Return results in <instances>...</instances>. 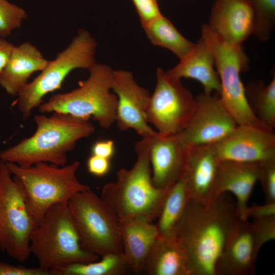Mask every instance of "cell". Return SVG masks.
Listing matches in <instances>:
<instances>
[{"instance_id": "obj_1", "label": "cell", "mask_w": 275, "mask_h": 275, "mask_svg": "<svg viewBox=\"0 0 275 275\" xmlns=\"http://www.w3.org/2000/svg\"><path fill=\"white\" fill-rule=\"evenodd\" d=\"M239 219L228 193L208 204L189 199L175 237L189 275H215L216 262Z\"/></svg>"}, {"instance_id": "obj_2", "label": "cell", "mask_w": 275, "mask_h": 275, "mask_svg": "<svg viewBox=\"0 0 275 275\" xmlns=\"http://www.w3.org/2000/svg\"><path fill=\"white\" fill-rule=\"evenodd\" d=\"M34 121V133L2 150L1 160L22 167L39 162L63 166L67 164V154L76 143L95 131L89 120L63 113H53L50 116L36 115Z\"/></svg>"}, {"instance_id": "obj_3", "label": "cell", "mask_w": 275, "mask_h": 275, "mask_svg": "<svg viewBox=\"0 0 275 275\" xmlns=\"http://www.w3.org/2000/svg\"><path fill=\"white\" fill-rule=\"evenodd\" d=\"M151 137L136 143V159L132 167L120 169L116 180L102 188L100 197L120 222L154 223L161 208L168 190L157 188L152 181L149 158Z\"/></svg>"}, {"instance_id": "obj_4", "label": "cell", "mask_w": 275, "mask_h": 275, "mask_svg": "<svg viewBox=\"0 0 275 275\" xmlns=\"http://www.w3.org/2000/svg\"><path fill=\"white\" fill-rule=\"evenodd\" d=\"M30 252L40 267L52 273L71 264L99 259L83 247L67 203L55 205L45 213L31 234Z\"/></svg>"}, {"instance_id": "obj_5", "label": "cell", "mask_w": 275, "mask_h": 275, "mask_svg": "<svg viewBox=\"0 0 275 275\" xmlns=\"http://www.w3.org/2000/svg\"><path fill=\"white\" fill-rule=\"evenodd\" d=\"M7 163L12 174L19 179L24 188L28 210L35 227L52 206L68 203L75 194L90 189L77 177L80 167L78 161L63 166L39 162L22 167Z\"/></svg>"}, {"instance_id": "obj_6", "label": "cell", "mask_w": 275, "mask_h": 275, "mask_svg": "<svg viewBox=\"0 0 275 275\" xmlns=\"http://www.w3.org/2000/svg\"><path fill=\"white\" fill-rule=\"evenodd\" d=\"M113 69L96 63L89 69V77L70 92L53 95L39 106L41 113H59L96 121L103 128H110L116 121V95L112 89Z\"/></svg>"}, {"instance_id": "obj_7", "label": "cell", "mask_w": 275, "mask_h": 275, "mask_svg": "<svg viewBox=\"0 0 275 275\" xmlns=\"http://www.w3.org/2000/svg\"><path fill=\"white\" fill-rule=\"evenodd\" d=\"M97 43L89 31H78L69 45L49 61L46 67L18 94L16 104L24 119L43 103L48 94L61 88L66 77L73 70L90 69L96 63Z\"/></svg>"}, {"instance_id": "obj_8", "label": "cell", "mask_w": 275, "mask_h": 275, "mask_svg": "<svg viewBox=\"0 0 275 275\" xmlns=\"http://www.w3.org/2000/svg\"><path fill=\"white\" fill-rule=\"evenodd\" d=\"M201 36L214 54L215 67L221 82V99L237 124L273 131L257 118L248 102L240 74L248 69L249 58L242 45L227 43L207 24L201 27Z\"/></svg>"}, {"instance_id": "obj_9", "label": "cell", "mask_w": 275, "mask_h": 275, "mask_svg": "<svg viewBox=\"0 0 275 275\" xmlns=\"http://www.w3.org/2000/svg\"><path fill=\"white\" fill-rule=\"evenodd\" d=\"M67 204L87 251L99 257L122 254L120 221L100 196L90 188L75 194Z\"/></svg>"}, {"instance_id": "obj_10", "label": "cell", "mask_w": 275, "mask_h": 275, "mask_svg": "<svg viewBox=\"0 0 275 275\" xmlns=\"http://www.w3.org/2000/svg\"><path fill=\"white\" fill-rule=\"evenodd\" d=\"M35 227L21 182L0 159V251L19 262L30 257V237Z\"/></svg>"}, {"instance_id": "obj_11", "label": "cell", "mask_w": 275, "mask_h": 275, "mask_svg": "<svg viewBox=\"0 0 275 275\" xmlns=\"http://www.w3.org/2000/svg\"><path fill=\"white\" fill-rule=\"evenodd\" d=\"M156 82L150 95L147 120L161 135H176L185 127L197 105L195 97L181 79L156 70Z\"/></svg>"}, {"instance_id": "obj_12", "label": "cell", "mask_w": 275, "mask_h": 275, "mask_svg": "<svg viewBox=\"0 0 275 275\" xmlns=\"http://www.w3.org/2000/svg\"><path fill=\"white\" fill-rule=\"evenodd\" d=\"M195 98V110L185 127L178 134L187 147L215 144L238 125L218 93H203Z\"/></svg>"}, {"instance_id": "obj_13", "label": "cell", "mask_w": 275, "mask_h": 275, "mask_svg": "<svg viewBox=\"0 0 275 275\" xmlns=\"http://www.w3.org/2000/svg\"><path fill=\"white\" fill-rule=\"evenodd\" d=\"M112 89L117 98L115 123L118 128L132 129L142 138L155 135L157 132L147 120L151 94L136 82L133 74L125 70H114Z\"/></svg>"}, {"instance_id": "obj_14", "label": "cell", "mask_w": 275, "mask_h": 275, "mask_svg": "<svg viewBox=\"0 0 275 275\" xmlns=\"http://www.w3.org/2000/svg\"><path fill=\"white\" fill-rule=\"evenodd\" d=\"M214 145L221 160L259 163L275 159L273 131L252 126L238 125Z\"/></svg>"}, {"instance_id": "obj_15", "label": "cell", "mask_w": 275, "mask_h": 275, "mask_svg": "<svg viewBox=\"0 0 275 275\" xmlns=\"http://www.w3.org/2000/svg\"><path fill=\"white\" fill-rule=\"evenodd\" d=\"M214 145L188 147L181 179L191 199L208 204L215 199V187L221 162Z\"/></svg>"}, {"instance_id": "obj_16", "label": "cell", "mask_w": 275, "mask_h": 275, "mask_svg": "<svg viewBox=\"0 0 275 275\" xmlns=\"http://www.w3.org/2000/svg\"><path fill=\"white\" fill-rule=\"evenodd\" d=\"M261 249L252 223L239 219L228 237L214 268L215 275H253Z\"/></svg>"}, {"instance_id": "obj_17", "label": "cell", "mask_w": 275, "mask_h": 275, "mask_svg": "<svg viewBox=\"0 0 275 275\" xmlns=\"http://www.w3.org/2000/svg\"><path fill=\"white\" fill-rule=\"evenodd\" d=\"M188 147L178 134L150 138L149 158L154 186L168 190L183 175Z\"/></svg>"}, {"instance_id": "obj_18", "label": "cell", "mask_w": 275, "mask_h": 275, "mask_svg": "<svg viewBox=\"0 0 275 275\" xmlns=\"http://www.w3.org/2000/svg\"><path fill=\"white\" fill-rule=\"evenodd\" d=\"M207 24L227 43L242 45L254 31V13L249 0H215Z\"/></svg>"}, {"instance_id": "obj_19", "label": "cell", "mask_w": 275, "mask_h": 275, "mask_svg": "<svg viewBox=\"0 0 275 275\" xmlns=\"http://www.w3.org/2000/svg\"><path fill=\"white\" fill-rule=\"evenodd\" d=\"M258 163L221 160L215 187L216 198L225 193L235 197L236 210L240 219H248V203L258 181Z\"/></svg>"}, {"instance_id": "obj_20", "label": "cell", "mask_w": 275, "mask_h": 275, "mask_svg": "<svg viewBox=\"0 0 275 275\" xmlns=\"http://www.w3.org/2000/svg\"><path fill=\"white\" fill-rule=\"evenodd\" d=\"M166 72L177 79L191 78L198 81L205 93L220 94L221 82L215 67L214 54L202 36L176 66Z\"/></svg>"}, {"instance_id": "obj_21", "label": "cell", "mask_w": 275, "mask_h": 275, "mask_svg": "<svg viewBox=\"0 0 275 275\" xmlns=\"http://www.w3.org/2000/svg\"><path fill=\"white\" fill-rule=\"evenodd\" d=\"M40 50L29 42L14 46L9 61L0 72V86L16 96L28 83L31 75L41 71L48 64Z\"/></svg>"}, {"instance_id": "obj_22", "label": "cell", "mask_w": 275, "mask_h": 275, "mask_svg": "<svg viewBox=\"0 0 275 275\" xmlns=\"http://www.w3.org/2000/svg\"><path fill=\"white\" fill-rule=\"evenodd\" d=\"M123 255L131 271L143 272L145 261L158 237L154 223L141 220L120 222Z\"/></svg>"}, {"instance_id": "obj_23", "label": "cell", "mask_w": 275, "mask_h": 275, "mask_svg": "<svg viewBox=\"0 0 275 275\" xmlns=\"http://www.w3.org/2000/svg\"><path fill=\"white\" fill-rule=\"evenodd\" d=\"M149 275H189L185 255L175 239L158 236L145 261Z\"/></svg>"}, {"instance_id": "obj_24", "label": "cell", "mask_w": 275, "mask_h": 275, "mask_svg": "<svg viewBox=\"0 0 275 275\" xmlns=\"http://www.w3.org/2000/svg\"><path fill=\"white\" fill-rule=\"evenodd\" d=\"M190 199L181 178L168 189L155 221L158 236L175 239L178 226Z\"/></svg>"}, {"instance_id": "obj_25", "label": "cell", "mask_w": 275, "mask_h": 275, "mask_svg": "<svg viewBox=\"0 0 275 275\" xmlns=\"http://www.w3.org/2000/svg\"><path fill=\"white\" fill-rule=\"evenodd\" d=\"M143 28L153 45L168 49L179 60L184 57L194 46L195 43L185 38L162 14Z\"/></svg>"}, {"instance_id": "obj_26", "label": "cell", "mask_w": 275, "mask_h": 275, "mask_svg": "<svg viewBox=\"0 0 275 275\" xmlns=\"http://www.w3.org/2000/svg\"><path fill=\"white\" fill-rule=\"evenodd\" d=\"M249 105L257 118L273 130L275 127V74L265 84L261 80L252 81L245 87Z\"/></svg>"}, {"instance_id": "obj_27", "label": "cell", "mask_w": 275, "mask_h": 275, "mask_svg": "<svg viewBox=\"0 0 275 275\" xmlns=\"http://www.w3.org/2000/svg\"><path fill=\"white\" fill-rule=\"evenodd\" d=\"M100 260L73 263L52 271L53 275H123L132 272L122 254H108Z\"/></svg>"}, {"instance_id": "obj_28", "label": "cell", "mask_w": 275, "mask_h": 275, "mask_svg": "<svg viewBox=\"0 0 275 275\" xmlns=\"http://www.w3.org/2000/svg\"><path fill=\"white\" fill-rule=\"evenodd\" d=\"M254 16L253 34L262 41L268 40L275 25V0H249Z\"/></svg>"}, {"instance_id": "obj_29", "label": "cell", "mask_w": 275, "mask_h": 275, "mask_svg": "<svg viewBox=\"0 0 275 275\" xmlns=\"http://www.w3.org/2000/svg\"><path fill=\"white\" fill-rule=\"evenodd\" d=\"M26 17V12L21 7L7 0H0V37L9 36L13 30L21 26Z\"/></svg>"}, {"instance_id": "obj_30", "label": "cell", "mask_w": 275, "mask_h": 275, "mask_svg": "<svg viewBox=\"0 0 275 275\" xmlns=\"http://www.w3.org/2000/svg\"><path fill=\"white\" fill-rule=\"evenodd\" d=\"M258 181L263 191L266 203H275V159L258 163Z\"/></svg>"}, {"instance_id": "obj_31", "label": "cell", "mask_w": 275, "mask_h": 275, "mask_svg": "<svg viewBox=\"0 0 275 275\" xmlns=\"http://www.w3.org/2000/svg\"><path fill=\"white\" fill-rule=\"evenodd\" d=\"M258 246L261 249L275 238V216L253 219L252 223Z\"/></svg>"}, {"instance_id": "obj_32", "label": "cell", "mask_w": 275, "mask_h": 275, "mask_svg": "<svg viewBox=\"0 0 275 275\" xmlns=\"http://www.w3.org/2000/svg\"><path fill=\"white\" fill-rule=\"evenodd\" d=\"M142 27L162 15L157 0H132Z\"/></svg>"}, {"instance_id": "obj_33", "label": "cell", "mask_w": 275, "mask_h": 275, "mask_svg": "<svg viewBox=\"0 0 275 275\" xmlns=\"http://www.w3.org/2000/svg\"><path fill=\"white\" fill-rule=\"evenodd\" d=\"M0 275H52L51 271L38 267H28L0 261Z\"/></svg>"}, {"instance_id": "obj_34", "label": "cell", "mask_w": 275, "mask_h": 275, "mask_svg": "<svg viewBox=\"0 0 275 275\" xmlns=\"http://www.w3.org/2000/svg\"><path fill=\"white\" fill-rule=\"evenodd\" d=\"M87 166L91 174L102 177L108 173L111 168V159L91 154L87 160Z\"/></svg>"}, {"instance_id": "obj_35", "label": "cell", "mask_w": 275, "mask_h": 275, "mask_svg": "<svg viewBox=\"0 0 275 275\" xmlns=\"http://www.w3.org/2000/svg\"><path fill=\"white\" fill-rule=\"evenodd\" d=\"M115 152V145L113 140H100L95 142L91 148V154L111 159Z\"/></svg>"}, {"instance_id": "obj_36", "label": "cell", "mask_w": 275, "mask_h": 275, "mask_svg": "<svg viewBox=\"0 0 275 275\" xmlns=\"http://www.w3.org/2000/svg\"><path fill=\"white\" fill-rule=\"evenodd\" d=\"M275 216V203H266L262 205H258L248 207L246 212V218L253 219Z\"/></svg>"}, {"instance_id": "obj_37", "label": "cell", "mask_w": 275, "mask_h": 275, "mask_svg": "<svg viewBox=\"0 0 275 275\" xmlns=\"http://www.w3.org/2000/svg\"><path fill=\"white\" fill-rule=\"evenodd\" d=\"M15 45L0 37V72L7 65Z\"/></svg>"}]
</instances>
